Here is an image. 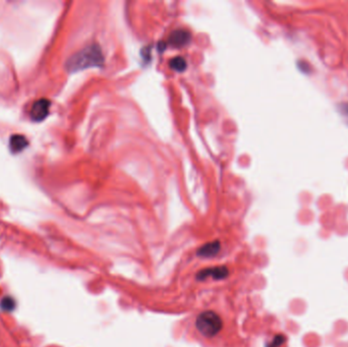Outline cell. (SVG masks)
I'll return each mask as SVG.
<instances>
[{"mask_svg":"<svg viewBox=\"0 0 348 347\" xmlns=\"http://www.w3.org/2000/svg\"><path fill=\"white\" fill-rule=\"evenodd\" d=\"M103 64V55L97 44H92L72 55L66 63L69 71H78Z\"/></svg>","mask_w":348,"mask_h":347,"instance_id":"obj_1","label":"cell"},{"mask_svg":"<svg viewBox=\"0 0 348 347\" xmlns=\"http://www.w3.org/2000/svg\"><path fill=\"white\" fill-rule=\"evenodd\" d=\"M342 113L343 115H346L348 117V104L345 106H342Z\"/></svg>","mask_w":348,"mask_h":347,"instance_id":"obj_11","label":"cell"},{"mask_svg":"<svg viewBox=\"0 0 348 347\" xmlns=\"http://www.w3.org/2000/svg\"><path fill=\"white\" fill-rule=\"evenodd\" d=\"M28 141L27 139L22 136V135H14L10 138V142H9V146L10 149L13 153H20L22 152L27 146H28Z\"/></svg>","mask_w":348,"mask_h":347,"instance_id":"obj_7","label":"cell"},{"mask_svg":"<svg viewBox=\"0 0 348 347\" xmlns=\"http://www.w3.org/2000/svg\"><path fill=\"white\" fill-rule=\"evenodd\" d=\"M220 249H221V244H220L218 241H214L211 243H207L204 246L199 248L197 254L199 258L211 259L216 257V255L219 253Z\"/></svg>","mask_w":348,"mask_h":347,"instance_id":"obj_5","label":"cell"},{"mask_svg":"<svg viewBox=\"0 0 348 347\" xmlns=\"http://www.w3.org/2000/svg\"><path fill=\"white\" fill-rule=\"evenodd\" d=\"M191 35L185 30H176L174 31L168 39V43L175 47H181L190 42Z\"/></svg>","mask_w":348,"mask_h":347,"instance_id":"obj_6","label":"cell"},{"mask_svg":"<svg viewBox=\"0 0 348 347\" xmlns=\"http://www.w3.org/2000/svg\"><path fill=\"white\" fill-rule=\"evenodd\" d=\"M50 108V101L47 99L37 100L31 108V117L34 121H42L44 120L48 113Z\"/></svg>","mask_w":348,"mask_h":347,"instance_id":"obj_4","label":"cell"},{"mask_svg":"<svg viewBox=\"0 0 348 347\" xmlns=\"http://www.w3.org/2000/svg\"><path fill=\"white\" fill-rule=\"evenodd\" d=\"M285 341V336L277 335L273 338V340L267 344V347H280Z\"/></svg>","mask_w":348,"mask_h":347,"instance_id":"obj_9","label":"cell"},{"mask_svg":"<svg viewBox=\"0 0 348 347\" xmlns=\"http://www.w3.org/2000/svg\"><path fill=\"white\" fill-rule=\"evenodd\" d=\"M229 276V269L226 266H216L212 268H205L197 273V279L203 281L207 278L215 280H223Z\"/></svg>","mask_w":348,"mask_h":347,"instance_id":"obj_3","label":"cell"},{"mask_svg":"<svg viewBox=\"0 0 348 347\" xmlns=\"http://www.w3.org/2000/svg\"><path fill=\"white\" fill-rule=\"evenodd\" d=\"M1 306L3 307L4 310L9 312V310H12L14 307V300L10 297H6L1 301Z\"/></svg>","mask_w":348,"mask_h":347,"instance_id":"obj_10","label":"cell"},{"mask_svg":"<svg viewBox=\"0 0 348 347\" xmlns=\"http://www.w3.org/2000/svg\"><path fill=\"white\" fill-rule=\"evenodd\" d=\"M169 65L173 70L178 71V72H182V71H185L187 68V61L183 57L177 56V57H174L170 60Z\"/></svg>","mask_w":348,"mask_h":347,"instance_id":"obj_8","label":"cell"},{"mask_svg":"<svg viewBox=\"0 0 348 347\" xmlns=\"http://www.w3.org/2000/svg\"><path fill=\"white\" fill-rule=\"evenodd\" d=\"M196 327L204 337L213 338L221 332L223 321L221 317L213 310H205L197 317Z\"/></svg>","mask_w":348,"mask_h":347,"instance_id":"obj_2","label":"cell"}]
</instances>
